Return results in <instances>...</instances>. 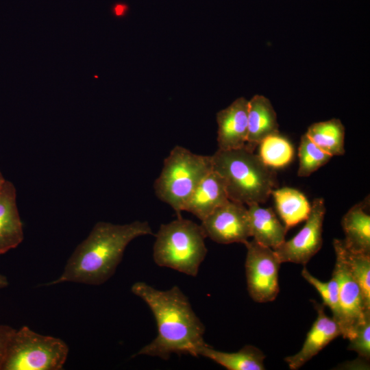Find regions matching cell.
Segmentation results:
<instances>
[{
	"label": "cell",
	"mask_w": 370,
	"mask_h": 370,
	"mask_svg": "<svg viewBox=\"0 0 370 370\" xmlns=\"http://www.w3.org/2000/svg\"><path fill=\"white\" fill-rule=\"evenodd\" d=\"M131 292L149 306L157 325L156 338L133 357L145 355L168 360L173 354L199 356V349L207 345L205 327L178 286L162 291L136 282Z\"/></svg>",
	"instance_id": "obj_1"
},
{
	"label": "cell",
	"mask_w": 370,
	"mask_h": 370,
	"mask_svg": "<svg viewBox=\"0 0 370 370\" xmlns=\"http://www.w3.org/2000/svg\"><path fill=\"white\" fill-rule=\"evenodd\" d=\"M151 234L147 221L126 224L97 222L70 256L61 275L45 285L65 282L103 284L114 274L128 244L137 237Z\"/></svg>",
	"instance_id": "obj_2"
},
{
	"label": "cell",
	"mask_w": 370,
	"mask_h": 370,
	"mask_svg": "<svg viewBox=\"0 0 370 370\" xmlns=\"http://www.w3.org/2000/svg\"><path fill=\"white\" fill-rule=\"evenodd\" d=\"M212 169L223 179L230 200L245 205L264 203L276 186L275 172L245 147L218 149Z\"/></svg>",
	"instance_id": "obj_3"
},
{
	"label": "cell",
	"mask_w": 370,
	"mask_h": 370,
	"mask_svg": "<svg viewBox=\"0 0 370 370\" xmlns=\"http://www.w3.org/2000/svg\"><path fill=\"white\" fill-rule=\"evenodd\" d=\"M201 226L181 217L162 224L153 247L155 263L195 277L208 252Z\"/></svg>",
	"instance_id": "obj_4"
},
{
	"label": "cell",
	"mask_w": 370,
	"mask_h": 370,
	"mask_svg": "<svg viewBox=\"0 0 370 370\" xmlns=\"http://www.w3.org/2000/svg\"><path fill=\"white\" fill-rule=\"evenodd\" d=\"M212 170L211 156L196 154L185 147L175 146L164 159L160 174L155 181L156 195L181 217L193 191Z\"/></svg>",
	"instance_id": "obj_5"
},
{
	"label": "cell",
	"mask_w": 370,
	"mask_h": 370,
	"mask_svg": "<svg viewBox=\"0 0 370 370\" xmlns=\"http://www.w3.org/2000/svg\"><path fill=\"white\" fill-rule=\"evenodd\" d=\"M69 352L63 340L23 325L11 336L1 370H61Z\"/></svg>",
	"instance_id": "obj_6"
},
{
	"label": "cell",
	"mask_w": 370,
	"mask_h": 370,
	"mask_svg": "<svg viewBox=\"0 0 370 370\" xmlns=\"http://www.w3.org/2000/svg\"><path fill=\"white\" fill-rule=\"evenodd\" d=\"M336 262L332 276L338 284L339 318L341 336L349 339L356 326L370 314L360 289L349 269L344 253L343 240L333 241Z\"/></svg>",
	"instance_id": "obj_7"
},
{
	"label": "cell",
	"mask_w": 370,
	"mask_h": 370,
	"mask_svg": "<svg viewBox=\"0 0 370 370\" xmlns=\"http://www.w3.org/2000/svg\"><path fill=\"white\" fill-rule=\"evenodd\" d=\"M243 244L247 249L245 274L251 298L258 303L273 301L280 291L278 272L281 262L278 256L272 248L254 239Z\"/></svg>",
	"instance_id": "obj_8"
},
{
	"label": "cell",
	"mask_w": 370,
	"mask_h": 370,
	"mask_svg": "<svg viewBox=\"0 0 370 370\" xmlns=\"http://www.w3.org/2000/svg\"><path fill=\"white\" fill-rule=\"evenodd\" d=\"M325 213V202L316 198L306 223L291 239L284 241L273 249L281 263L293 262L306 265L321 248L323 223Z\"/></svg>",
	"instance_id": "obj_9"
},
{
	"label": "cell",
	"mask_w": 370,
	"mask_h": 370,
	"mask_svg": "<svg viewBox=\"0 0 370 370\" xmlns=\"http://www.w3.org/2000/svg\"><path fill=\"white\" fill-rule=\"evenodd\" d=\"M206 236L220 244L244 243L251 237L247 208L228 200L201 221Z\"/></svg>",
	"instance_id": "obj_10"
},
{
	"label": "cell",
	"mask_w": 370,
	"mask_h": 370,
	"mask_svg": "<svg viewBox=\"0 0 370 370\" xmlns=\"http://www.w3.org/2000/svg\"><path fill=\"white\" fill-rule=\"evenodd\" d=\"M312 304L317 317L306 335L301 349L297 354L284 358L291 370L301 367L332 341L341 336L339 325L332 317L325 314L324 306L314 300Z\"/></svg>",
	"instance_id": "obj_11"
},
{
	"label": "cell",
	"mask_w": 370,
	"mask_h": 370,
	"mask_svg": "<svg viewBox=\"0 0 370 370\" xmlns=\"http://www.w3.org/2000/svg\"><path fill=\"white\" fill-rule=\"evenodd\" d=\"M248 101L236 99L217 114L218 149L229 150L244 147L248 134Z\"/></svg>",
	"instance_id": "obj_12"
},
{
	"label": "cell",
	"mask_w": 370,
	"mask_h": 370,
	"mask_svg": "<svg viewBox=\"0 0 370 370\" xmlns=\"http://www.w3.org/2000/svg\"><path fill=\"white\" fill-rule=\"evenodd\" d=\"M23 238L16 188L6 180L0 190V255L18 247Z\"/></svg>",
	"instance_id": "obj_13"
},
{
	"label": "cell",
	"mask_w": 370,
	"mask_h": 370,
	"mask_svg": "<svg viewBox=\"0 0 370 370\" xmlns=\"http://www.w3.org/2000/svg\"><path fill=\"white\" fill-rule=\"evenodd\" d=\"M228 200L224 182L212 169L196 187L184 211L192 213L202 221Z\"/></svg>",
	"instance_id": "obj_14"
},
{
	"label": "cell",
	"mask_w": 370,
	"mask_h": 370,
	"mask_svg": "<svg viewBox=\"0 0 370 370\" xmlns=\"http://www.w3.org/2000/svg\"><path fill=\"white\" fill-rule=\"evenodd\" d=\"M248 134L245 147L254 151L266 137L278 133L276 113L270 101L255 95L248 101Z\"/></svg>",
	"instance_id": "obj_15"
},
{
	"label": "cell",
	"mask_w": 370,
	"mask_h": 370,
	"mask_svg": "<svg viewBox=\"0 0 370 370\" xmlns=\"http://www.w3.org/2000/svg\"><path fill=\"white\" fill-rule=\"evenodd\" d=\"M251 236L259 244L272 248L285 241L287 229L277 218L273 210L259 204L247 206Z\"/></svg>",
	"instance_id": "obj_16"
},
{
	"label": "cell",
	"mask_w": 370,
	"mask_h": 370,
	"mask_svg": "<svg viewBox=\"0 0 370 370\" xmlns=\"http://www.w3.org/2000/svg\"><path fill=\"white\" fill-rule=\"evenodd\" d=\"M369 200L352 206L343 216L341 225L345 247L353 252L370 254V216L367 212Z\"/></svg>",
	"instance_id": "obj_17"
},
{
	"label": "cell",
	"mask_w": 370,
	"mask_h": 370,
	"mask_svg": "<svg viewBox=\"0 0 370 370\" xmlns=\"http://www.w3.org/2000/svg\"><path fill=\"white\" fill-rule=\"evenodd\" d=\"M199 356L213 360L228 370H264V354L253 345H245L236 352L214 349L208 344L199 351Z\"/></svg>",
	"instance_id": "obj_18"
},
{
	"label": "cell",
	"mask_w": 370,
	"mask_h": 370,
	"mask_svg": "<svg viewBox=\"0 0 370 370\" xmlns=\"http://www.w3.org/2000/svg\"><path fill=\"white\" fill-rule=\"evenodd\" d=\"M277 211L287 230L306 221L311 205L304 195L297 189L284 187L273 190Z\"/></svg>",
	"instance_id": "obj_19"
},
{
	"label": "cell",
	"mask_w": 370,
	"mask_h": 370,
	"mask_svg": "<svg viewBox=\"0 0 370 370\" xmlns=\"http://www.w3.org/2000/svg\"><path fill=\"white\" fill-rule=\"evenodd\" d=\"M306 134L314 143L332 156L345 153V128L339 119L313 123Z\"/></svg>",
	"instance_id": "obj_20"
},
{
	"label": "cell",
	"mask_w": 370,
	"mask_h": 370,
	"mask_svg": "<svg viewBox=\"0 0 370 370\" xmlns=\"http://www.w3.org/2000/svg\"><path fill=\"white\" fill-rule=\"evenodd\" d=\"M258 146V155L270 168L284 167L293 159L294 151L291 143L279 132L266 137Z\"/></svg>",
	"instance_id": "obj_21"
},
{
	"label": "cell",
	"mask_w": 370,
	"mask_h": 370,
	"mask_svg": "<svg viewBox=\"0 0 370 370\" xmlns=\"http://www.w3.org/2000/svg\"><path fill=\"white\" fill-rule=\"evenodd\" d=\"M298 156L299 164L297 175L300 177L310 175L332 157L314 143L306 134L301 138Z\"/></svg>",
	"instance_id": "obj_22"
},
{
	"label": "cell",
	"mask_w": 370,
	"mask_h": 370,
	"mask_svg": "<svg viewBox=\"0 0 370 370\" xmlns=\"http://www.w3.org/2000/svg\"><path fill=\"white\" fill-rule=\"evenodd\" d=\"M343 246L351 273L360 289L367 306L370 307V254L351 251L345 247L344 243Z\"/></svg>",
	"instance_id": "obj_23"
},
{
	"label": "cell",
	"mask_w": 370,
	"mask_h": 370,
	"mask_svg": "<svg viewBox=\"0 0 370 370\" xmlns=\"http://www.w3.org/2000/svg\"><path fill=\"white\" fill-rule=\"evenodd\" d=\"M301 276L317 290L322 299L323 305L330 308L332 318L338 323L339 318L338 284L334 277L332 275L330 281L322 282L313 276L306 267L301 271Z\"/></svg>",
	"instance_id": "obj_24"
},
{
	"label": "cell",
	"mask_w": 370,
	"mask_h": 370,
	"mask_svg": "<svg viewBox=\"0 0 370 370\" xmlns=\"http://www.w3.org/2000/svg\"><path fill=\"white\" fill-rule=\"evenodd\" d=\"M348 349L356 352L358 356L367 361L370 358V314L359 323L348 339Z\"/></svg>",
	"instance_id": "obj_25"
},
{
	"label": "cell",
	"mask_w": 370,
	"mask_h": 370,
	"mask_svg": "<svg viewBox=\"0 0 370 370\" xmlns=\"http://www.w3.org/2000/svg\"><path fill=\"white\" fill-rule=\"evenodd\" d=\"M16 329L8 325H0V370H1L9 341Z\"/></svg>",
	"instance_id": "obj_26"
},
{
	"label": "cell",
	"mask_w": 370,
	"mask_h": 370,
	"mask_svg": "<svg viewBox=\"0 0 370 370\" xmlns=\"http://www.w3.org/2000/svg\"><path fill=\"white\" fill-rule=\"evenodd\" d=\"M8 284V278L4 275L0 273V289L7 287Z\"/></svg>",
	"instance_id": "obj_27"
},
{
	"label": "cell",
	"mask_w": 370,
	"mask_h": 370,
	"mask_svg": "<svg viewBox=\"0 0 370 370\" xmlns=\"http://www.w3.org/2000/svg\"><path fill=\"white\" fill-rule=\"evenodd\" d=\"M5 179L4 178V177L3 176V174L0 171V190L4 184V182H5Z\"/></svg>",
	"instance_id": "obj_28"
}]
</instances>
